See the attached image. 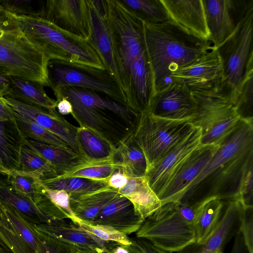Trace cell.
<instances>
[{
  "label": "cell",
  "instance_id": "26",
  "mask_svg": "<svg viewBox=\"0 0 253 253\" xmlns=\"http://www.w3.org/2000/svg\"><path fill=\"white\" fill-rule=\"evenodd\" d=\"M44 216L46 222L67 220L78 226L82 221L72 211L68 193L64 190L43 188L35 202Z\"/></svg>",
  "mask_w": 253,
  "mask_h": 253
},
{
  "label": "cell",
  "instance_id": "18",
  "mask_svg": "<svg viewBox=\"0 0 253 253\" xmlns=\"http://www.w3.org/2000/svg\"><path fill=\"white\" fill-rule=\"evenodd\" d=\"M218 146L200 144L188 155L158 195L162 206L179 202L185 189L203 170Z\"/></svg>",
  "mask_w": 253,
  "mask_h": 253
},
{
  "label": "cell",
  "instance_id": "4",
  "mask_svg": "<svg viewBox=\"0 0 253 253\" xmlns=\"http://www.w3.org/2000/svg\"><path fill=\"white\" fill-rule=\"evenodd\" d=\"M143 24L155 94L176 81L171 77L172 72L214 48L210 41L189 33L171 20Z\"/></svg>",
  "mask_w": 253,
  "mask_h": 253
},
{
  "label": "cell",
  "instance_id": "47",
  "mask_svg": "<svg viewBox=\"0 0 253 253\" xmlns=\"http://www.w3.org/2000/svg\"><path fill=\"white\" fill-rule=\"evenodd\" d=\"M127 177L121 170H115L108 180L109 187L119 190L123 188L126 184Z\"/></svg>",
  "mask_w": 253,
  "mask_h": 253
},
{
  "label": "cell",
  "instance_id": "25",
  "mask_svg": "<svg viewBox=\"0 0 253 253\" xmlns=\"http://www.w3.org/2000/svg\"><path fill=\"white\" fill-rule=\"evenodd\" d=\"M133 204L136 214L144 220L159 210L162 203L146 178L127 177L125 186L118 190Z\"/></svg>",
  "mask_w": 253,
  "mask_h": 253
},
{
  "label": "cell",
  "instance_id": "56",
  "mask_svg": "<svg viewBox=\"0 0 253 253\" xmlns=\"http://www.w3.org/2000/svg\"><path fill=\"white\" fill-rule=\"evenodd\" d=\"M0 253H12L9 250L0 247Z\"/></svg>",
  "mask_w": 253,
  "mask_h": 253
},
{
  "label": "cell",
  "instance_id": "40",
  "mask_svg": "<svg viewBox=\"0 0 253 253\" xmlns=\"http://www.w3.org/2000/svg\"><path fill=\"white\" fill-rule=\"evenodd\" d=\"M14 117L20 131L25 138L48 145L71 148L58 136L39 126L31 120L14 111Z\"/></svg>",
  "mask_w": 253,
  "mask_h": 253
},
{
  "label": "cell",
  "instance_id": "37",
  "mask_svg": "<svg viewBox=\"0 0 253 253\" xmlns=\"http://www.w3.org/2000/svg\"><path fill=\"white\" fill-rule=\"evenodd\" d=\"M117 169H119L118 166L113 159L100 161L84 160L78 165L55 177H80L108 181L111 175Z\"/></svg>",
  "mask_w": 253,
  "mask_h": 253
},
{
  "label": "cell",
  "instance_id": "29",
  "mask_svg": "<svg viewBox=\"0 0 253 253\" xmlns=\"http://www.w3.org/2000/svg\"><path fill=\"white\" fill-rule=\"evenodd\" d=\"M114 162L127 177H144L147 164L144 154L135 141L133 134L117 148Z\"/></svg>",
  "mask_w": 253,
  "mask_h": 253
},
{
  "label": "cell",
  "instance_id": "19",
  "mask_svg": "<svg viewBox=\"0 0 253 253\" xmlns=\"http://www.w3.org/2000/svg\"><path fill=\"white\" fill-rule=\"evenodd\" d=\"M201 136L200 129L195 126L188 136L147 170L145 177L158 196L185 159L200 145Z\"/></svg>",
  "mask_w": 253,
  "mask_h": 253
},
{
  "label": "cell",
  "instance_id": "14",
  "mask_svg": "<svg viewBox=\"0 0 253 253\" xmlns=\"http://www.w3.org/2000/svg\"><path fill=\"white\" fill-rule=\"evenodd\" d=\"M0 240L12 253H37L41 243L33 224L0 202Z\"/></svg>",
  "mask_w": 253,
  "mask_h": 253
},
{
  "label": "cell",
  "instance_id": "22",
  "mask_svg": "<svg viewBox=\"0 0 253 253\" xmlns=\"http://www.w3.org/2000/svg\"><path fill=\"white\" fill-rule=\"evenodd\" d=\"M170 19L189 33L209 41L202 0H161Z\"/></svg>",
  "mask_w": 253,
  "mask_h": 253
},
{
  "label": "cell",
  "instance_id": "6",
  "mask_svg": "<svg viewBox=\"0 0 253 253\" xmlns=\"http://www.w3.org/2000/svg\"><path fill=\"white\" fill-rule=\"evenodd\" d=\"M10 14L29 40L48 60L105 68L97 54L86 40L60 29L39 16Z\"/></svg>",
  "mask_w": 253,
  "mask_h": 253
},
{
  "label": "cell",
  "instance_id": "17",
  "mask_svg": "<svg viewBox=\"0 0 253 253\" xmlns=\"http://www.w3.org/2000/svg\"><path fill=\"white\" fill-rule=\"evenodd\" d=\"M3 98L14 112L31 120L58 136L74 152L84 159L78 140V127L70 124L56 110H48L30 105L8 96H4Z\"/></svg>",
  "mask_w": 253,
  "mask_h": 253
},
{
  "label": "cell",
  "instance_id": "1",
  "mask_svg": "<svg viewBox=\"0 0 253 253\" xmlns=\"http://www.w3.org/2000/svg\"><path fill=\"white\" fill-rule=\"evenodd\" d=\"M252 162L253 120L241 119L185 189L179 203L191 205L213 198L237 200L240 181Z\"/></svg>",
  "mask_w": 253,
  "mask_h": 253
},
{
  "label": "cell",
  "instance_id": "36",
  "mask_svg": "<svg viewBox=\"0 0 253 253\" xmlns=\"http://www.w3.org/2000/svg\"><path fill=\"white\" fill-rule=\"evenodd\" d=\"M143 22L158 24L170 20L161 0H119Z\"/></svg>",
  "mask_w": 253,
  "mask_h": 253
},
{
  "label": "cell",
  "instance_id": "27",
  "mask_svg": "<svg viewBox=\"0 0 253 253\" xmlns=\"http://www.w3.org/2000/svg\"><path fill=\"white\" fill-rule=\"evenodd\" d=\"M24 138L14 118L0 120V164L2 169L20 170Z\"/></svg>",
  "mask_w": 253,
  "mask_h": 253
},
{
  "label": "cell",
  "instance_id": "7",
  "mask_svg": "<svg viewBox=\"0 0 253 253\" xmlns=\"http://www.w3.org/2000/svg\"><path fill=\"white\" fill-rule=\"evenodd\" d=\"M253 5L232 35L216 48L223 67L220 89L233 103L248 71L253 68Z\"/></svg>",
  "mask_w": 253,
  "mask_h": 253
},
{
  "label": "cell",
  "instance_id": "41",
  "mask_svg": "<svg viewBox=\"0 0 253 253\" xmlns=\"http://www.w3.org/2000/svg\"><path fill=\"white\" fill-rule=\"evenodd\" d=\"M253 68L247 72L234 101L241 119L253 120Z\"/></svg>",
  "mask_w": 253,
  "mask_h": 253
},
{
  "label": "cell",
  "instance_id": "58",
  "mask_svg": "<svg viewBox=\"0 0 253 253\" xmlns=\"http://www.w3.org/2000/svg\"><path fill=\"white\" fill-rule=\"evenodd\" d=\"M0 170L2 172V168L1 167L0 164Z\"/></svg>",
  "mask_w": 253,
  "mask_h": 253
},
{
  "label": "cell",
  "instance_id": "43",
  "mask_svg": "<svg viewBox=\"0 0 253 253\" xmlns=\"http://www.w3.org/2000/svg\"><path fill=\"white\" fill-rule=\"evenodd\" d=\"M237 200L244 208L253 207V162L250 164L242 176Z\"/></svg>",
  "mask_w": 253,
  "mask_h": 253
},
{
  "label": "cell",
  "instance_id": "39",
  "mask_svg": "<svg viewBox=\"0 0 253 253\" xmlns=\"http://www.w3.org/2000/svg\"><path fill=\"white\" fill-rule=\"evenodd\" d=\"M3 169L7 176V184L17 193L35 202L43 188L42 180L29 172L20 170Z\"/></svg>",
  "mask_w": 253,
  "mask_h": 253
},
{
  "label": "cell",
  "instance_id": "21",
  "mask_svg": "<svg viewBox=\"0 0 253 253\" xmlns=\"http://www.w3.org/2000/svg\"><path fill=\"white\" fill-rule=\"evenodd\" d=\"M87 2L90 18V34L87 42L97 54L105 69L118 84L112 41L107 20L106 0H87Z\"/></svg>",
  "mask_w": 253,
  "mask_h": 253
},
{
  "label": "cell",
  "instance_id": "44",
  "mask_svg": "<svg viewBox=\"0 0 253 253\" xmlns=\"http://www.w3.org/2000/svg\"><path fill=\"white\" fill-rule=\"evenodd\" d=\"M40 245L37 253H73L75 246L38 232Z\"/></svg>",
  "mask_w": 253,
  "mask_h": 253
},
{
  "label": "cell",
  "instance_id": "38",
  "mask_svg": "<svg viewBox=\"0 0 253 253\" xmlns=\"http://www.w3.org/2000/svg\"><path fill=\"white\" fill-rule=\"evenodd\" d=\"M20 163V170L34 174L42 181L58 176L48 161L24 144L21 149Z\"/></svg>",
  "mask_w": 253,
  "mask_h": 253
},
{
  "label": "cell",
  "instance_id": "23",
  "mask_svg": "<svg viewBox=\"0 0 253 253\" xmlns=\"http://www.w3.org/2000/svg\"><path fill=\"white\" fill-rule=\"evenodd\" d=\"M144 221L136 214L132 203L120 194L109 202L90 224L109 226L128 235L136 233Z\"/></svg>",
  "mask_w": 253,
  "mask_h": 253
},
{
  "label": "cell",
  "instance_id": "31",
  "mask_svg": "<svg viewBox=\"0 0 253 253\" xmlns=\"http://www.w3.org/2000/svg\"><path fill=\"white\" fill-rule=\"evenodd\" d=\"M24 144L48 161L55 168L58 176L85 160L71 148L48 145L26 138Z\"/></svg>",
  "mask_w": 253,
  "mask_h": 253
},
{
  "label": "cell",
  "instance_id": "8",
  "mask_svg": "<svg viewBox=\"0 0 253 253\" xmlns=\"http://www.w3.org/2000/svg\"><path fill=\"white\" fill-rule=\"evenodd\" d=\"M196 103L192 124L201 131V144L219 145L241 118L234 103L221 89L191 91Z\"/></svg>",
  "mask_w": 253,
  "mask_h": 253
},
{
  "label": "cell",
  "instance_id": "34",
  "mask_svg": "<svg viewBox=\"0 0 253 253\" xmlns=\"http://www.w3.org/2000/svg\"><path fill=\"white\" fill-rule=\"evenodd\" d=\"M48 189L64 190L69 196L81 195L105 188L109 186L107 181L80 177L65 178L56 177L42 181Z\"/></svg>",
  "mask_w": 253,
  "mask_h": 253
},
{
  "label": "cell",
  "instance_id": "24",
  "mask_svg": "<svg viewBox=\"0 0 253 253\" xmlns=\"http://www.w3.org/2000/svg\"><path fill=\"white\" fill-rule=\"evenodd\" d=\"M38 232L81 248L109 249V242L101 240L67 220L33 224Z\"/></svg>",
  "mask_w": 253,
  "mask_h": 253
},
{
  "label": "cell",
  "instance_id": "11",
  "mask_svg": "<svg viewBox=\"0 0 253 253\" xmlns=\"http://www.w3.org/2000/svg\"><path fill=\"white\" fill-rule=\"evenodd\" d=\"M49 86L53 92L66 87L92 90L126 104L124 95L116 80L104 69L48 60Z\"/></svg>",
  "mask_w": 253,
  "mask_h": 253
},
{
  "label": "cell",
  "instance_id": "2",
  "mask_svg": "<svg viewBox=\"0 0 253 253\" xmlns=\"http://www.w3.org/2000/svg\"><path fill=\"white\" fill-rule=\"evenodd\" d=\"M106 14L118 84L126 102L146 100L153 92L154 84L143 22L119 0H106Z\"/></svg>",
  "mask_w": 253,
  "mask_h": 253
},
{
  "label": "cell",
  "instance_id": "48",
  "mask_svg": "<svg viewBox=\"0 0 253 253\" xmlns=\"http://www.w3.org/2000/svg\"><path fill=\"white\" fill-rule=\"evenodd\" d=\"M131 240L144 253H171L157 248L149 241L142 238H136L131 239Z\"/></svg>",
  "mask_w": 253,
  "mask_h": 253
},
{
  "label": "cell",
  "instance_id": "57",
  "mask_svg": "<svg viewBox=\"0 0 253 253\" xmlns=\"http://www.w3.org/2000/svg\"><path fill=\"white\" fill-rule=\"evenodd\" d=\"M0 247L8 249V248L4 245V244L0 240Z\"/></svg>",
  "mask_w": 253,
  "mask_h": 253
},
{
  "label": "cell",
  "instance_id": "51",
  "mask_svg": "<svg viewBox=\"0 0 253 253\" xmlns=\"http://www.w3.org/2000/svg\"><path fill=\"white\" fill-rule=\"evenodd\" d=\"M56 108L57 112L61 115L71 114L73 112V108L71 103L65 98H61L56 101Z\"/></svg>",
  "mask_w": 253,
  "mask_h": 253
},
{
  "label": "cell",
  "instance_id": "53",
  "mask_svg": "<svg viewBox=\"0 0 253 253\" xmlns=\"http://www.w3.org/2000/svg\"><path fill=\"white\" fill-rule=\"evenodd\" d=\"M110 253H129L127 249L125 246L118 244H117V246L112 250H110Z\"/></svg>",
  "mask_w": 253,
  "mask_h": 253
},
{
  "label": "cell",
  "instance_id": "32",
  "mask_svg": "<svg viewBox=\"0 0 253 253\" xmlns=\"http://www.w3.org/2000/svg\"><path fill=\"white\" fill-rule=\"evenodd\" d=\"M77 137L85 160L100 161L113 159L116 148L92 130L79 126Z\"/></svg>",
  "mask_w": 253,
  "mask_h": 253
},
{
  "label": "cell",
  "instance_id": "42",
  "mask_svg": "<svg viewBox=\"0 0 253 253\" xmlns=\"http://www.w3.org/2000/svg\"><path fill=\"white\" fill-rule=\"evenodd\" d=\"M78 226L90 235L105 242H114L124 246L132 244L131 239L128 235L109 226L92 225L82 221Z\"/></svg>",
  "mask_w": 253,
  "mask_h": 253
},
{
  "label": "cell",
  "instance_id": "10",
  "mask_svg": "<svg viewBox=\"0 0 253 253\" xmlns=\"http://www.w3.org/2000/svg\"><path fill=\"white\" fill-rule=\"evenodd\" d=\"M136 236L171 253L196 242L193 224L182 218L173 203L162 205L145 219L136 232Z\"/></svg>",
  "mask_w": 253,
  "mask_h": 253
},
{
  "label": "cell",
  "instance_id": "46",
  "mask_svg": "<svg viewBox=\"0 0 253 253\" xmlns=\"http://www.w3.org/2000/svg\"><path fill=\"white\" fill-rule=\"evenodd\" d=\"M209 200L202 203L191 205L177 203L175 204L174 206L184 220L188 223L194 224L203 207Z\"/></svg>",
  "mask_w": 253,
  "mask_h": 253
},
{
  "label": "cell",
  "instance_id": "33",
  "mask_svg": "<svg viewBox=\"0 0 253 253\" xmlns=\"http://www.w3.org/2000/svg\"><path fill=\"white\" fill-rule=\"evenodd\" d=\"M0 202L16 210L33 224L46 222L35 203L15 192L8 184L0 185Z\"/></svg>",
  "mask_w": 253,
  "mask_h": 253
},
{
  "label": "cell",
  "instance_id": "54",
  "mask_svg": "<svg viewBox=\"0 0 253 253\" xmlns=\"http://www.w3.org/2000/svg\"><path fill=\"white\" fill-rule=\"evenodd\" d=\"M129 253H144L141 250L137 247L132 242V244L129 246H126Z\"/></svg>",
  "mask_w": 253,
  "mask_h": 253
},
{
  "label": "cell",
  "instance_id": "52",
  "mask_svg": "<svg viewBox=\"0 0 253 253\" xmlns=\"http://www.w3.org/2000/svg\"><path fill=\"white\" fill-rule=\"evenodd\" d=\"M73 253H110V252L109 249L81 248L75 246Z\"/></svg>",
  "mask_w": 253,
  "mask_h": 253
},
{
  "label": "cell",
  "instance_id": "45",
  "mask_svg": "<svg viewBox=\"0 0 253 253\" xmlns=\"http://www.w3.org/2000/svg\"><path fill=\"white\" fill-rule=\"evenodd\" d=\"M253 207H243L239 231L248 253H253Z\"/></svg>",
  "mask_w": 253,
  "mask_h": 253
},
{
  "label": "cell",
  "instance_id": "13",
  "mask_svg": "<svg viewBox=\"0 0 253 253\" xmlns=\"http://www.w3.org/2000/svg\"><path fill=\"white\" fill-rule=\"evenodd\" d=\"M209 41L216 48L234 32L253 0H202Z\"/></svg>",
  "mask_w": 253,
  "mask_h": 253
},
{
  "label": "cell",
  "instance_id": "30",
  "mask_svg": "<svg viewBox=\"0 0 253 253\" xmlns=\"http://www.w3.org/2000/svg\"><path fill=\"white\" fill-rule=\"evenodd\" d=\"M9 77L11 91L6 96L48 110H56L57 101L46 94L42 85L28 80Z\"/></svg>",
  "mask_w": 253,
  "mask_h": 253
},
{
  "label": "cell",
  "instance_id": "28",
  "mask_svg": "<svg viewBox=\"0 0 253 253\" xmlns=\"http://www.w3.org/2000/svg\"><path fill=\"white\" fill-rule=\"evenodd\" d=\"M119 195L117 190L108 186L84 195L70 196V205L76 217L90 224L99 211Z\"/></svg>",
  "mask_w": 253,
  "mask_h": 253
},
{
  "label": "cell",
  "instance_id": "3",
  "mask_svg": "<svg viewBox=\"0 0 253 253\" xmlns=\"http://www.w3.org/2000/svg\"><path fill=\"white\" fill-rule=\"evenodd\" d=\"M53 93L56 101L65 98L71 103V115L79 126L92 130L116 148L135 130L140 114L124 102L81 87H63Z\"/></svg>",
  "mask_w": 253,
  "mask_h": 253
},
{
  "label": "cell",
  "instance_id": "16",
  "mask_svg": "<svg viewBox=\"0 0 253 253\" xmlns=\"http://www.w3.org/2000/svg\"><path fill=\"white\" fill-rule=\"evenodd\" d=\"M197 103L191 91L182 83L175 81L154 95L147 112L173 120H192Z\"/></svg>",
  "mask_w": 253,
  "mask_h": 253
},
{
  "label": "cell",
  "instance_id": "5",
  "mask_svg": "<svg viewBox=\"0 0 253 253\" xmlns=\"http://www.w3.org/2000/svg\"><path fill=\"white\" fill-rule=\"evenodd\" d=\"M48 61L0 2V72L49 86Z\"/></svg>",
  "mask_w": 253,
  "mask_h": 253
},
{
  "label": "cell",
  "instance_id": "35",
  "mask_svg": "<svg viewBox=\"0 0 253 253\" xmlns=\"http://www.w3.org/2000/svg\"><path fill=\"white\" fill-rule=\"evenodd\" d=\"M225 202L217 199H211L203 207L193 225L196 242L206 240L216 227Z\"/></svg>",
  "mask_w": 253,
  "mask_h": 253
},
{
  "label": "cell",
  "instance_id": "20",
  "mask_svg": "<svg viewBox=\"0 0 253 253\" xmlns=\"http://www.w3.org/2000/svg\"><path fill=\"white\" fill-rule=\"evenodd\" d=\"M243 207L238 200L227 202L219 221L204 241L195 242L175 253H223L224 247L239 231Z\"/></svg>",
  "mask_w": 253,
  "mask_h": 253
},
{
  "label": "cell",
  "instance_id": "55",
  "mask_svg": "<svg viewBox=\"0 0 253 253\" xmlns=\"http://www.w3.org/2000/svg\"><path fill=\"white\" fill-rule=\"evenodd\" d=\"M7 175L0 170V185L7 184Z\"/></svg>",
  "mask_w": 253,
  "mask_h": 253
},
{
  "label": "cell",
  "instance_id": "12",
  "mask_svg": "<svg viewBox=\"0 0 253 253\" xmlns=\"http://www.w3.org/2000/svg\"><path fill=\"white\" fill-rule=\"evenodd\" d=\"M37 16L86 41L89 38L90 18L87 0H47Z\"/></svg>",
  "mask_w": 253,
  "mask_h": 253
},
{
  "label": "cell",
  "instance_id": "49",
  "mask_svg": "<svg viewBox=\"0 0 253 253\" xmlns=\"http://www.w3.org/2000/svg\"><path fill=\"white\" fill-rule=\"evenodd\" d=\"M14 118V111L6 103L3 97L0 96V120H10Z\"/></svg>",
  "mask_w": 253,
  "mask_h": 253
},
{
  "label": "cell",
  "instance_id": "15",
  "mask_svg": "<svg viewBox=\"0 0 253 253\" xmlns=\"http://www.w3.org/2000/svg\"><path fill=\"white\" fill-rule=\"evenodd\" d=\"M171 75L191 91L220 89L222 64L216 49L213 48L189 64L177 68Z\"/></svg>",
  "mask_w": 253,
  "mask_h": 253
},
{
  "label": "cell",
  "instance_id": "9",
  "mask_svg": "<svg viewBox=\"0 0 253 253\" xmlns=\"http://www.w3.org/2000/svg\"><path fill=\"white\" fill-rule=\"evenodd\" d=\"M191 120L167 119L147 112L140 114L133 136L144 154L147 170L193 130Z\"/></svg>",
  "mask_w": 253,
  "mask_h": 253
},
{
  "label": "cell",
  "instance_id": "50",
  "mask_svg": "<svg viewBox=\"0 0 253 253\" xmlns=\"http://www.w3.org/2000/svg\"><path fill=\"white\" fill-rule=\"evenodd\" d=\"M11 91V81L9 77L0 72V96L9 94Z\"/></svg>",
  "mask_w": 253,
  "mask_h": 253
}]
</instances>
